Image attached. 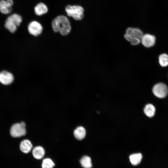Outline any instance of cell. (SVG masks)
I'll return each mask as SVG.
<instances>
[{"instance_id":"ac0fdd59","label":"cell","mask_w":168,"mask_h":168,"mask_svg":"<svg viewBox=\"0 0 168 168\" xmlns=\"http://www.w3.org/2000/svg\"><path fill=\"white\" fill-rule=\"evenodd\" d=\"M55 164L53 160L49 157L43 158L41 164V168H54Z\"/></svg>"},{"instance_id":"8992f818","label":"cell","mask_w":168,"mask_h":168,"mask_svg":"<svg viewBox=\"0 0 168 168\" xmlns=\"http://www.w3.org/2000/svg\"><path fill=\"white\" fill-rule=\"evenodd\" d=\"M152 92L157 97L160 98L165 97L168 93V88L166 85L159 83L155 84L152 88Z\"/></svg>"},{"instance_id":"277c9868","label":"cell","mask_w":168,"mask_h":168,"mask_svg":"<svg viewBox=\"0 0 168 168\" xmlns=\"http://www.w3.org/2000/svg\"><path fill=\"white\" fill-rule=\"evenodd\" d=\"M67 15L76 20H80L83 17L84 9L78 5L67 6L65 9Z\"/></svg>"},{"instance_id":"30bf717a","label":"cell","mask_w":168,"mask_h":168,"mask_svg":"<svg viewBox=\"0 0 168 168\" xmlns=\"http://www.w3.org/2000/svg\"><path fill=\"white\" fill-rule=\"evenodd\" d=\"M14 77L10 72L6 71L0 72V82L4 85H8L12 82Z\"/></svg>"},{"instance_id":"8fae6325","label":"cell","mask_w":168,"mask_h":168,"mask_svg":"<svg viewBox=\"0 0 168 168\" xmlns=\"http://www.w3.org/2000/svg\"><path fill=\"white\" fill-rule=\"evenodd\" d=\"M45 154L44 148L41 146H36L32 149L33 156L36 160H40L43 159Z\"/></svg>"},{"instance_id":"e0dca14e","label":"cell","mask_w":168,"mask_h":168,"mask_svg":"<svg viewBox=\"0 0 168 168\" xmlns=\"http://www.w3.org/2000/svg\"><path fill=\"white\" fill-rule=\"evenodd\" d=\"M156 109L153 105L149 104L145 106L144 112L145 114L149 117H153L155 114Z\"/></svg>"},{"instance_id":"6da1fadb","label":"cell","mask_w":168,"mask_h":168,"mask_svg":"<svg viewBox=\"0 0 168 168\" xmlns=\"http://www.w3.org/2000/svg\"><path fill=\"white\" fill-rule=\"evenodd\" d=\"M51 25L54 32H59L63 36L68 35L71 30L69 20L64 15H59L55 18L53 20Z\"/></svg>"},{"instance_id":"ba28073f","label":"cell","mask_w":168,"mask_h":168,"mask_svg":"<svg viewBox=\"0 0 168 168\" xmlns=\"http://www.w3.org/2000/svg\"><path fill=\"white\" fill-rule=\"evenodd\" d=\"M13 5V0H0V12L5 15L11 13Z\"/></svg>"},{"instance_id":"5bb4252c","label":"cell","mask_w":168,"mask_h":168,"mask_svg":"<svg viewBox=\"0 0 168 168\" xmlns=\"http://www.w3.org/2000/svg\"><path fill=\"white\" fill-rule=\"evenodd\" d=\"M34 12L35 14L40 16L46 13L48 11L47 7L44 3H38L34 7Z\"/></svg>"},{"instance_id":"9c48e42d","label":"cell","mask_w":168,"mask_h":168,"mask_svg":"<svg viewBox=\"0 0 168 168\" xmlns=\"http://www.w3.org/2000/svg\"><path fill=\"white\" fill-rule=\"evenodd\" d=\"M155 41L156 38L154 35L147 34L143 35L141 42L144 47L149 48L155 44Z\"/></svg>"},{"instance_id":"d6986e66","label":"cell","mask_w":168,"mask_h":168,"mask_svg":"<svg viewBox=\"0 0 168 168\" xmlns=\"http://www.w3.org/2000/svg\"><path fill=\"white\" fill-rule=\"evenodd\" d=\"M159 62L161 66L165 67L168 65V55L166 54H161L159 57Z\"/></svg>"},{"instance_id":"4fadbf2b","label":"cell","mask_w":168,"mask_h":168,"mask_svg":"<svg viewBox=\"0 0 168 168\" xmlns=\"http://www.w3.org/2000/svg\"><path fill=\"white\" fill-rule=\"evenodd\" d=\"M86 133L85 128L82 126L77 127L73 131L74 137L77 139L79 140L83 139L85 137Z\"/></svg>"},{"instance_id":"2e32d148","label":"cell","mask_w":168,"mask_h":168,"mask_svg":"<svg viewBox=\"0 0 168 168\" xmlns=\"http://www.w3.org/2000/svg\"><path fill=\"white\" fill-rule=\"evenodd\" d=\"M81 166L83 168H92V163L91 158L87 155L83 156L79 160Z\"/></svg>"},{"instance_id":"5b68a950","label":"cell","mask_w":168,"mask_h":168,"mask_svg":"<svg viewBox=\"0 0 168 168\" xmlns=\"http://www.w3.org/2000/svg\"><path fill=\"white\" fill-rule=\"evenodd\" d=\"M26 124L24 122L15 123L11 126L10 133L14 138H19L25 135L26 133Z\"/></svg>"},{"instance_id":"7c38bea8","label":"cell","mask_w":168,"mask_h":168,"mask_svg":"<svg viewBox=\"0 0 168 168\" xmlns=\"http://www.w3.org/2000/svg\"><path fill=\"white\" fill-rule=\"evenodd\" d=\"M19 147L20 150L22 152L27 154L32 150L33 145L30 140L24 139L21 141Z\"/></svg>"},{"instance_id":"9a60e30c","label":"cell","mask_w":168,"mask_h":168,"mask_svg":"<svg viewBox=\"0 0 168 168\" xmlns=\"http://www.w3.org/2000/svg\"><path fill=\"white\" fill-rule=\"evenodd\" d=\"M142 158V155L140 153H133L129 156L130 162L133 166H137L139 164Z\"/></svg>"},{"instance_id":"52a82bcc","label":"cell","mask_w":168,"mask_h":168,"mask_svg":"<svg viewBox=\"0 0 168 168\" xmlns=\"http://www.w3.org/2000/svg\"><path fill=\"white\" fill-rule=\"evenodd\" d=\"M43 27L38 22L34 21L30 22L28 26V30L31 35L35 36L40 35L43 31Z\"/></svg>"},{"instance_id":"3957f363","label":"cell","mask_w":168,"mask_h":168,"mask_svg":"<svg viewBox=\"0 0 168 168\" xmlns=\"http://www.w3.org/2000/svg\"><path fill=\"white\" fill-rule=\"evenodd\" d=\"M22 21L21 15L13 13L9 16L5 22V27L10 32L14 33L16 30L17 27L19 26Z\"/></svg>"},{"instance_id":"7a4b0ae2","label":"cell","mask_w":168,"mask_h":168,"mask_svg":"<svg viewBox=\"0 0 168 168\" xmlns=\"http://www.w3.org/2000/svg\"><path fill=\"white\" fill-rule=\"evenodd\" d=\"M143 34L142 31L138 28L129 27L127 29L124 35L125 39L131 45H136L141 42Z\"/></svg>"}]
</instances>
